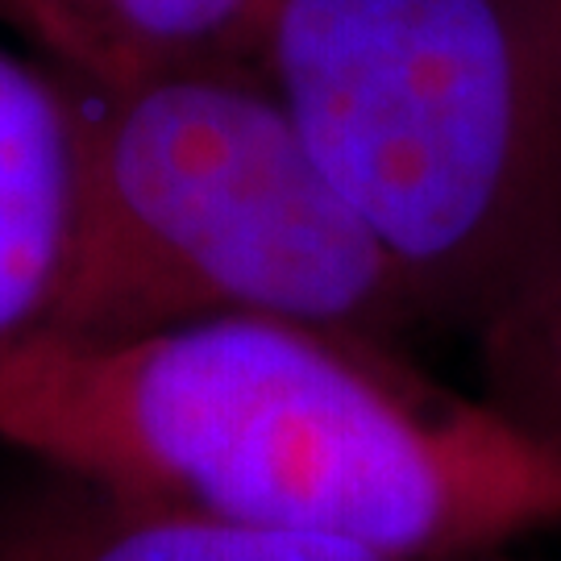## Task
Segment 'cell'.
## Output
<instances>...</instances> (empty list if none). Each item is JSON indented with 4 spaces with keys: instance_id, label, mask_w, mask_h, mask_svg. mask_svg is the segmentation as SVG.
Masks as SVG:
<instances>
[{
    "instance_id": "obj_1",
    "label": "cell",
    "mask_w": 561,
    "mask_h": 561,
    "mask_svg": "<svg viewBox=\"0 0 561 561\" xmlns=\"http://www.w3.org/2000/svg\"><path fill=\"white\" fill-rule=\"evenodd\" d=\"M0 449L396 561H486L561 528V454L396 345L296 321L9 345Z\"/></svg>"
},
{
    "instance_id": "obj_2",
    "label": "cell",
    "mask_w": 561,
    "mask_h": 561,
    "mask_svg": "<svg viewBox=\"0 0 561 561\" xmlns=\"http://www.w3.org/2000/svg\"><path fill=\"white\" fill-rule=\"evenodd\" d=\"M259 67L416 321L479 333L561 250V0H279Z\"/></svg>"
},
{
    "instance_id": "obj_3",
    "label": "cell",
    "mask_w": 561,
    "mask_h": 561,
    "mask_svg": "<svg viewBox=\"0 0 561 561\" xmlns=\"http://www.w3.org/2000/svg\"><path fill=\"white\" fill-rule=\"evenodd\" d=\"M213 321L387 345L421 324L262 67L80 92L71 241L42 333L125 341Z\"/></svg>"
},
{
    "instance_id": "obj_4",
    "label": "cell",
    "mask_w": 561,
    "mask_h": 561,
    "mask_svg": "<svg viewBox=\"0 0 561 561\" xmlns=\"http://www.w3.org/2000/svg\"><path fill=\"white\" fill-rule=\"evenodd\" d=\"M0 458V561H396L196 516L13 449Z\"/></svg>"
},
{
    "instance_id": "obj_5",
    "label": "cell",
    "mask_w": 561,
    "mask_h": 561,
    "mask_svg": "<svg viewBox=\"0 0 561 561\" xmlns=\"http://www.w3.org/2000/svg\"><path fill=\"white\" fill-rule=\"evenodd\" d=\"M80 167V92L0 50V350L38 337L59 300Z\"/></svg>"
},
{
    "instance_id": "obj_6",
    "label": "cell",
    "mask_w": 561,
    "mask_h": 561,
    "mask_svg": "<svg viewBox=\"0 0 561 561\" xmlns=\"http://www.w3.org/2000/svg\"><path fill=\"white\" fill-rule=\"evenodd\" d=\"M279 0H0L50 71L80 92H121L213 67H259Z\"/></svg>"
},
{
    "instance_id": "obj_7",
    "label": "cell",
    "mask_w": 561,
    "mask_h": 561,
    "mask_svg": "<svg viewBox=\"0 0 561 561\" xmlns=\"http://www.w3.org/2000/svg\"><path fill=\"white\" fill-rule=\"evenodd\" d=\"M474 337L482 400L561 454V250Z\"/></svg>"
}]
</instances>
